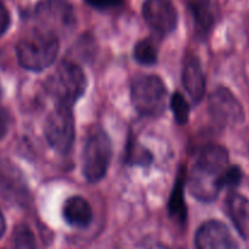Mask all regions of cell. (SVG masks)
<instances>
[{
  "label": "cell",
  "instance_id": "6da1fadb",
  "mask_svg": "<svg viewBox=\"0 0 249 249\" xmlns=\"http://www.w3.org/2000/svg\"><path fill=\"white\" fill-rule=\"evenodd\" d=\"M229 153L219 145H208L197 157L189 179L192 196L201 202H213L223 186V178L229 169Z\"/></svg>",
  "mask_w": 249,
  "mask_h": 249
},
{
  "label": "cell",
  "instance_id": "7a4b0ae2",
  "mask_svg": "<svg viewBox=\"0 0 249 249\" xmlns=\"http://www.w3.org/2000/svg\"><path fill=\"white\" fill-rule=\"evenodd\" d=\"M58 48V38L36 28L17 44V58L26 70L40 72L55 62Z\"/></svg>",
  "mask_w": 249,
  "mask_h": 249
},
{
  "label": "cell",
  "instance_id": "3957f363",
  "mask_svg": "<svg viewBox=\"0 0 249 249\" xmlns=\"http://www.w3.org/2000/svg\"><path fill=\"white\" fill-rule=\"evenodd\" d=\"M87 77L77 63L62 61L46 80L48 94L56 105L72 107L87 90Z\"/></svg>",
  "mask_w": 249,
  "mask_h": 249
},
{
  "label": "cell",
  "instance_id": "277c9868",
  "mask_svg": "<svg viewBox=\"0 0 249 249\" xmlns=\"http://www.w3.org/2000/svg\"><path fill=\"white\" fill-rule=\"evenodd\" d=\"M131 101L139 114L160 117L167 107V88L158 75L145 74L134 78Z\"/></svg>",
  "mask_w": 249,
  "mask_h": 249
},
{
  "label": "cell",
  "instance_id": "5b68a950",
  "mask_svg": "<svg viewBox=\"0 0 249 249\" xmlns=\"http://www.w3.org/2000/svg\"><path fill=\"white\" fill-rule=\"evenodd\" d=\"M36 29L53 34L56 38H63L74 29V10L66 0H41L33 12Z\"/></svg>",
  "mask_w": 249,
  "mask_h": 249
},
{
  "label": "cell",
  "instance_id": "8992f818",
  "mask_svg": "<svg viewBox=\"0 0 249 249\" xmlns=\"http://www.w3.org/2000/svg\"><path fill=\"white\" fill-rule=\"evenodd\" d=\"M112 158V142L101 128H96L85 142L83 151V174L91 184L104 179Z\"/></svg>",
  "mask_w": 249,
  "mask_h": 249
},
{
  "label": "cell",
  "instance_id": "52a82bcc",
  "mask_svg": "<svg viewBox=\"0 0 249 249\" xmlns=\"http://www.w3.org/2000/svg\"><path fill=\"white\" fill-rule=\"evenodd\" d=\"M46 141L61 155H67L75 139V122L72 107L56 105L48 116L44 126Z\"/></svg>",
  "mask_w": 249,
  "mask_h": 249
},
{
  "label": "cell",
  "instance_id": "ba28073f",
  "mask_svg": "<svg viewBox=\"0 0 249 249\" xmlns=\"http://www.w3.org/2000/svg\"><path fill=\"white\" fill-rule=\"evenodd\" d=\"M209 112L220 126L238 125L245 121V111L237 97L225 87H219L209 96Z\"/></svg>",
  "mask_w": 249,
  "mask_h": 249
},
{
  "label": "cell",
  "instance_id": "9c48e42d",
  "mask_svg": "<svg viewBox=\"0 0 249 249\" xmlns=\"http://www.w3.org/2000/svg\"><path fill=\"white\" fill-rule=\"evenodd\" d=\"M143 18L153 32L160 36L172 33L178 24V11L170 0H146Z\"/></svg>",
  "mask_w": 249,
  "mask_h": 249
},
{
  "label": "cell",
  "instance_id": "30bf717a",
  "mask_svg": "<svg viewBox=\"0 0 249 249\" xmlns=\"http://www.w3.org/2000/svg\"><path fill=\"white\" fill-rule=\"evenodd\" d=\"M196 249H238V245L225 224L216 220L204 223L195 236Z\"/></svg>",
  "mask_w": 249,
  "mask_h": 249
},
{
  "label": "cell",
  "instance_id": "8fae6325",
  "mask_svg": "<svg viewBox=\"0 0 249 249\" xmlns=\"http://www.w3.org/2000/svg\"><path fill=\"white\" fill-rule=\"evenodd\" d=\"M182 83L192 101L198 104L204 96L206 79H204L201 62L196 56H189L185 61L184 70H182Z\"/></svg>",
  "mask_w": 249,
  "mask_h": 249
},
{
  "label": "cell",
  "instance_id": "7c38bea8",
  "mask_svg": "<svg viewBox=\"0 0 249 249\" xmlns=\"http://www.w3.org/2000/svg\"><path fill=\"white\" fill-rule=\"evenodd\" d=\"M186 2L197 34L201 36H208L215 23L213 0H186Z\"/></svg>",
  "mask_w": 249,
  "mask_h": 249
},
{
  "label": "cell",
  "instance_id": "4fadbf2b",
  "mask_svg": "<svg viewBox=\"0 0 249 249\" xmlns=\"http://www.w3.org/2000/svg\"><path fill=\"white\" fill-rule=\"evenodd\" d=\"M229 215L243 238H249V199L243 195L232 192L226 198Z\"/></svg>",
  "mask_w": 249,
  "mask_h": 249
},
{
  "label": "cell",
  "instance_id": "5bb4252c",
  "mask_svg": "<svg viewBox=\"0 0 249 249\" xmlns=\"http://www.w3.org/2000/svg\"><path fill=\"white\" fill-rule=\"evenodd\" d=\"M63 218L70 225L75 228H87L92 220V209L87 199L73 196L65 202L62 209Z\"/></svg>",
  "mask_w": 249,
  "mask_h": 249
},
{
  "label": "cell",
  "instance_id": "9a60e30c",
  "mask_svg": "<svg viewBox=\"0 0 249 249\" xmlns=\"http://www.w3.org/2000/svg\"><path fill=\"white\" fill-rule=\"evenodd\" d=\"M185 181H186V168L181 167L178 173L177 179H175L174 189H173L169 204H168L169 215L179 224H185L187 216V209L184 197Z\"/></svg>",
  "mask_w": 249,
  "mask_h": 249
},
{
  "label": "cell",
  "instance_id": "2e32d148",
  "mask_svg": "<svg viewBox=\"0 0 249 249\" xmlns=\"http://www.w3.org/2000/svg\"><path fill=\"white\" fill-rule=\"evenodd\" d=\"M125 162L130 165H147L152 162V155L130 135L126 142Z\"/></svg>",
  "mask_w": 249,
  "mask_h": 249
},
{
  "label": "cell",
  "instance_id": "e0dca14e",
  "mask_svg": "<svg viewBox=\"0 0 249 249\" xmlns=\"http://www.w3.org/2000/svg\"><path fill=\"white\" fill-rule=\"evenodd\" d=\"M134 57L139 63L145 66L157 62V48L151 39H142L134 48Z\"/></svg>",
  "mask_w": 249,
  "mask_h": 249
},
{
  "label": "cell",
  "instance_id": "ac0fdd59",
  "mask_svg": "<svg viewBox=\"0 0 249 249\" xmlns=\"http://www.w3.org/2000/svg\"><path fill=\"white\" fill-rule=\"evenodd\" d=\"M14 249H36V241L33 232L27 225L22 224L14 232Z\"/></svg>",
  "mask_w": 249,
  "mask_h": 249
},
{
  "label": "cell",
  "instance_id": "d6986e66",
  "mask_svg": "<svg viewBox=\"0 0 249 249\" xmlns=\"http://www.w3.org/2000/svg\"><path fill=\"white\" fill-rule=\"evenodd\" d=\"M170 106H172V111L174 113L177 123L181 124V125L186 124L190 116V106L180 92H175L173 95L170 99Z\"/></svg>",
  "mask_w": 249,
  "mask_h": 249
},
{
  "label": "cell",
  "instance_id": "ffe728a7",
  "mask_svg": "<svg viewBox=\"0 0 249 249\" xmlns=\"http://www.w3.org/2000/svg\"><path fill=\"white\" fill-rule=\"evenodd\" d=\"M242 180V170L237 165L229 167L223 178V186L224 187H233L237 186Z\"/></svg>",
  "mask_w": 249,
  "mask_h": 249
},
{
  "label": "cell",
  "instance_id": "44dd1931",
  "mask_svg": "<svg viewBox=\"0 0 249 249\" xmlns=\"http://www.w3.org/2000/svg\"><path fill=\"white\" fill-rule=\"evenodd\" d=\"M9 24H10L9 11H7L4 2L0 0V36L6 32V29L9 28Z\"/></svg>",
  "mask_w": 249,
  "mask_h": 249
},
{
  "label": "cell",
  "instance_id": "7402d4cb",
  "mask_svg": "<svg viewBox=\"0 0 249 249\" xmlns=\"http://www.w3.org/2000/svg\"><path fill=\"white\" fill-rule=\"evenodd\" d=\"M11 124V118L6 109H0V139L4 138L7 134Z\"/></svg>",
  "mask_w": 249,
  "mask_h": 249
},
{
  "label": "cell",
  "instance_id": "603a6c76",
  "mask_svg": "<svg viewBox=\"0 0 249 249\" xmlns=\"http://www.w3.org/2000/svg\"><path fill=\"white\" fill-rule=\"evenodd\" d=\"M87 1L96 9H111L121 4L123 0H87Z\"/></svg>",
  "mask_w": 249,
  "mask_h": 249
},
{
  "label": "cell",
  "instance_id": "cb8c5ba5",
  "mask_svg": "<svg viewBox=\"0 0 249 249\" xmlns=\"http://www.w3.org/2000/svg\"><path fill=\"white\" fill-rule=\"evenodd\" d=\"M5 229H6V224H5L4 215H2L1 211H0V238H1V236L4 235Z\"/></svg>",
  "mask_w": 249,
  "mask_h": 249
},
{
  "label": "cell",
  "instance_id": "d4e9b609",
  "mask_svg": "<svg viewBox=\"0 0 249 249\" xmlns=\"http://www.w3.org/2000/svg\"><path fill=\"white\" fill-rule=\"evenodd\" d=\"M151 249H168V248L163 245H155V246H152V248Z\"/></svg>",
  "mask_w": 249,
  "mask_h": 249
},
{
  "label": "cell",
  "instance_id": "484cf974",
  "mask_svg": "<svg viewBox=\"0 0 249 249\" xmlns=\"http://www.w3.org/2000/svg\"><path fill=\"white\" fill-rule=\"evenodd\" d=\"M0 97H1V88H0Z\"/></svg>",
  "mask_w": 249,
  "mask_h": 249
}]
</instances>
